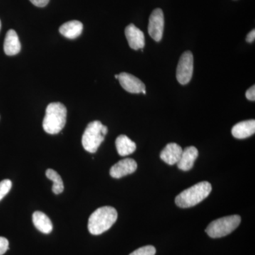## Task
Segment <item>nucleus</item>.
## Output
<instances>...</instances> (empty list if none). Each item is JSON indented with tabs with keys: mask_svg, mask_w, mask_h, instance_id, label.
<instances>
[{
	"mask_svg": "<svg viewBox=\"0 0 255 255\" xmlns=\"http://www.w3.org/2000/svg\"><path fill=\"white\" fill-rule=\"evenodd\" d=\"M11 187L12 183L9 179H4L0 182V201L2 200L3 198L9 192Z\"/></svg>",
	"mask_w": 255,
	"mask_h": 255,
	"instance_id": "nucleus-19",
	"label": "nucleus"
},
{
	"mask_svg": "<svg viewBox=\"0 0 255 255\" xmlns=\"http://www.w3.org/2000/svg\"><path fill=\"white\" fill-rule=\"evenodd\" d=\"M1 21H0V30H1Z\"/></svg>",
	"mask_w": 255,
	"mask_h": 255,
	"instance_id": "nucleus-27",
	"label": "nucleus"
},
{
	"mask_svg": "<svg viewBox=\"0 0 255 255\" xmlns=\"http://www.w3.org/2000/svg\"><path fill=\"white\" fill-rule=\"evenodd\" d=\"M199 155V151L194 146L186 147L183 150L180 159L177 163L178 168L189 171L194 167V162Z\"/></svg>",
	"mask_w": 255,
	"mask_h": 255,
	"instance_id": "nucleus-12",
	"label": "nucleus"
},
{
	"mask_svg": "<svg viewBox=\"0 0 255 255\" xmlns=\"http://www.w3.org/2000/svg\"><path fill=\"white\" fill-rule=\"evenodd\" d=\"M46 175L48 179L53 182V186L52 187V191L55 194H60L64 191V184L63 179L58 172H55L54 169H47Z\"/></svg>",
	"mask_w": 255,
	"mask_h": 255,
	"instance_id": "nucleus-18",
	"label": "nucleus"
},
{
	"mask_svg": "<svg viewBox=\"0 0 255 255\" xmlns=\"http://www.w3.org/2000/svg\"><path fill=\"white\" fill-rule=\"evenodd\" d=\"M246 98L250 101H254L255 100V86L253 85L252 86L251 88L248 89L247 90L246 94Z\"/></svg>",
	"mask_w": 255,
	"mask_h": 255,
	"instance_id": "nucleus-22",
	"label": "nucleus"
},
{
	"mask_svg": "<svg viewBox=\"0 0 255 255\" xmlns=\"http://www.w3.org/2000/svg\"><path fill=\"white\" fill-rule=\"evenodd\" d=\"M116 147L119 155L127 156L133 153L136 150L135 142L125 135H120L116 140Z\"/></svg>",
	"mask_w": 255,
	"mask_h": 255,
	"instance_id": "nucleus-17",
	"label": "nucleus"
},
{
	"mask_svg": "<svg viewBox=\"0 0 255 255\" xmlns=\"http://www.w3.org/2000/svg\"><path fill=\"white\" fill-rule=\"evenodd\" d=\"M194 72V56L190 51H186L181 56L177 68V81L187 85L191 81Z\"/></svg>",
	"mask_w": 255,
	"mask_h": 255,
	"instance_id": "nucleus-6",
	"label": "nucleus"
},
{
	"mask_svg": "<svg viewBox=\"0 0 255 255\" xmlns=\"http://www.w3.org/2000/svg\"><path fill=\"white\" fill-rule=\"evenodd\" d=\"M9 250V241L6 238L0 237V255H3Z\"/></svg>",
	"mask_w": 255,
	"mask_h": 255,
	"instance_id": "nucleus-21",
	"label": "nucleus"
},
{
	"mask_svg": "<svg viewBox=\"0 0 255 255\" xmlns=\"http://www.w3.org/2000/svg\"><path fill=\"white\" fill-rule=\"evenodd\" d=\"M241 222V218L238 215L226 216L210 223L206 228V233L212 238L224 237L234 231Z\"/></svg>",
	"mask_w": 255,
	"mask_h": 255,
	"instance_id": "nucleus-4",
	"label": "nucleus"
},
{
	"mask_svg": "<svg viewBox=\"0 0 255 255\" xmlns=\"http://www.w3.org/2000/svg\"><path fill=\"white\" fill-rule=\"evenodd\" d=\"M182 151L180 145L175 142H170L161 152L160 158L169 165H174L180 159Z\"/></svg>",
	"mask_w": 255,
	"mask_h": 255,
	"instance_id": "nucleus-11",
	"label": "nucleus"
},
{
	"mask_svg": "<svg viewBox=\"0 0 255 255\" xmlns=\"http://www.w3.org/2000/svg\"><path fill=\"white\" fill-rule=\"evenodd\" d=\"M137 167V162L133 159H122L112 166L110 169V175L115 179H120L135 172Z\"/></svg>",
	"mask_w": 255,
	"mask_h": 255,
	"instance_id": "nucleus-9",
	"label": "nucleus"
},
{
	"mask_svg": "<svg viewBox=\"0 0 255 255\" xmlns=\"http://www.w3.org/2000/svg\"><path fill=\"white\" fill-rule=\"evenodd\" d=\"M119 82L126 91L132 94H146L145 85L136 77L127 73L119 74Z\"/></svg>",
	"mask_w": 255,
	"mask_h": 255,
	"instance_id": "nucleus-8",
	"label": "nucleus"
},
{
	"mask_svg": "<svg viewBox=\"0 0 255 255\" xmlns=\"http://www.w3.org/2000/svg\"><path fill=\"white\" fill-rule=\"evenodd\" d=\"M4 50L5 54L15 55L18 54L21 50V43L16 32L13 29H10L6 33L4 43Z\"/></svg>",
	"mask_w": 255,
	"mask_h": 255,
	"instance_id": "nucleus-14",
	"label": "nucleus"
},
{
	"mask_svg": "<svg viewBox=\"0 0 255 255\" xmlns=\"http://www.w3.org/2000/svg\"><path fill=\"white\" fill-rule=\"evenodd\" d=\"M212 190L209 182H201L183 191L175 199V204L179 208L187 209L197 205L208 197Z\"/></svg>",
	"mask_w": 255,
	"mask_h": 255,
	"instance_id": "nucleus-2",
	"label": "nucleus"
},
{
	"mask_svg": "<svg viewBox=\"0 0 255 255\" xmlns=\"http://www.w3.org/2000/svg\"><path fill=\"white\" fill-rule=\"evenodd\" d=\"M255 132V121L254 119L251 120L244 121L240 122L232 128V134L233 136L238 139H245L254 135Z\"/></svg>",
	"mask_w": 255,
	"mask_h": 255,
	"instance_id": "nucleus-13",
	"label": "nucleus"
},
{
	"mask_svg": "<svg viewBox=\"0 0 255 255\" xmlns=\"http://www.w3.org/2000/svg\"><path fill=\"white\" fill-rule=\"evenodd\" d=\"M125 35L129 46L133 50L142 49L145 46V36L141 30L130 23L125 29Z\"/></svg>",
	"mask_w": 255,
	"mask_h": 255,
	"instance_id": "nucleus-10",
	"label": "nucleus"
},
{
	"mask_svg": "<svg viewBox=\"0 0 255 255\" xmlns=\"http://www.w3.org/2000/svg\"><path fill=\"white\" fill-rule=\"evenodd\" d=\"M83 25L77 20L68 21L64 23L59 28L60 33L70 39H75L81 35Z\"/></svg>",
	"mask_w": 255,
	"mask_h": 255,
	"instance_id": "nucleus-15",
	"label": "nucleus"
},
{
	"mask_svg": "<svg viewBox=\"0 0 255 255\" xmlns=\"http://www.w3.org/2000/svg\"><path fill=\"white\" fill-rule=\"evenodd\" d=\"M50 0H30V1L38 7H44L49 2Z\"/></svg>",
	"mask_w": 255,
	"mask_h": 255,
	"instance_id": "nucleus-23",
	"label": "nucleus"
},
{
	"mask_svg": "<svg viewBox=\"0 0 255 255\" xmlns=\"http://www.w3.org/2000/svg\"><path fill=\"white\" fill-rule=\"evenodd\" d=\"M156 249L155 247L147 246L138 248L136 251L132 252L131 254L129 255H155Z\"/></svg>",
	"mask_w": 255,
	"mask_h": 255,
	"instance_id": "nucleus-20",
	"label": "nucleus"
},
{
	"mask_svg": "<svg viewBox=\"0 0 255 255\" xmlns=\"http://www.w3.org/2000/svg\"><path fill=\"white\" fill-rule=\"evenodd\" d=\"M67 120V109L60 102L50 103L47 107L43 128L48 134L59 133L65 127Z\"/></svg>",
	"mask_w": 255,
	"mask_h": 255,
	"instance_id": "nucleus-3",
	"label": "nucleus"
},
{
	"mask_svg": "<svg viewBox=\"0 0 255 255\" xmlns=\"http://www.w3.org/2000/svg\"><path fill=\"white\" fill-rule=\"evenodd\" d=\"M103 124L99 121H95L88 124L83 135L82 143L84 148L90 153H95L98 150L102 142L105 140V136L102 133Z\"/></svg>",
	"mask_w": 255,
	"mask_h": 255,
	"instance_id": "nucleus-5",
	"label": "nucleus"
},
{
	"mask_svg": "<svg viewBox=\"0 0 255 255\" xmlns=\"http://www.w3.org/2000/svg\"><path fill=\"white\" fill-rule=\"evenodd\" d=\"M107 132H108V128L106 127V126H102V135H104V136H105L106 135H107Z\"/></svg>",
	"mask_w": 255,
	"mask_h": 255,
	"instance_id": "nucleus-25",
	"label": "nucleus"
},
{
	"mask_svg": "<svg viewBox=\"0 0 255 255\" xmlns=\"http://www.w3.org/2000/svg\"><path fill=\"white\" fill-rule=\"evenodd\" d=\"M115 78H117V79H118L119 78V75H115Z\"/></svg>",
	"mask_w": 255,
	"mask_h": 255,
	"instance_id": "nucleus-26",
	"label": "nucleus"
},
{
	"mask_svg": "<svg viewBox=\"0 0 255 255\" xmlns=\"http://www.w3.org/2000/svg\"><path fill=\"white\" fill-rule=\"evenodd\" d=\"M164 18L161 9L153 10L149 18L148 33L155 41H161L163 35Z\"/></svg>",
	"mask_w": 255,
	"mask_h": 255,
	"instance_id": "nucleus-7",
	"label": "nucleus"
},
{
	"mask_svg": "<svg viewBox=\"0 0 255 255\" xmlns=\"http://www.w3.org/2000/svg\"><path fill=\"white\" fill-rule=\"evenodd\" d=\"M33 225L35 227L44 234H49L53 231V223L49 218L46 214L41 211H36L33 213Z\"/></svg>",
	"mask_w": 255,
	"mask_h": 255,
	"instance_id": "nucleus-16",
	"label": "nucleus"
},
{
	"mask_svg": "<svg viewBox=\"0 0 255 255\" xmlns=\"http://www.w3.org/2000/svg\"><path fill=\"white\" fill-rule=\"evenodd\" d=\"M118 213L112 206H103L92 213L88 221V230L94 236H99L110 230L117 221Z\"/></svg>",
	"mask_w": 255,
	"mask_h": 255,
	"instance_id": "nucleus-1",
	"label": "nucleus"
},
{
	"mask_svg": "<svg viewBox=\"0 0 255 255\" xmlns=\"http://www.w3.org/2000/svg\"><path fill=\"white\" fill-rule=\"evenodd\" d=\"M255 30L253 29V31L250 32L248 33V36H247L246 41L248 42V43H253V41H255Z\"/></svg>",
	"mask_w": 255,
	"mask_h": 255,
	"instance_id": "nucleus-24",
	"label": "nucleus"
}]
</instances>
